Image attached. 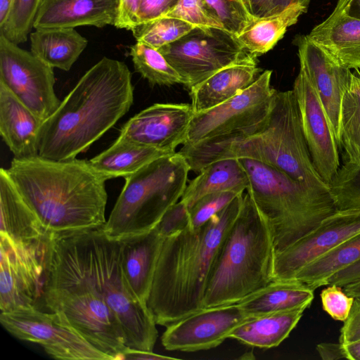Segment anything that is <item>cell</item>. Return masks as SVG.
I'll return each instance as SVG.
<instances>
[{
    "mask_svg": "<svg viewBox=\"0 0 360 360\" xmlns=\"http://www.w3.org/2000/svg\"><path fill=\"white\" fill-rule=\"evenodd\" d=\"M119 240L103 226L51 233L44 252V273L80 284L105 301L118 318L130 349L153 352L158 338L154 318L124 277Z\"/></svg>",
    "mask_w": 360,
    "mask_h": 360,
    "instance_id": "1",
    "label": "cell"
},
{
    "mask_svg": "<svg viewBox=\"0 0 360 360\" xmlns=\"http://www.w3.org/2000/svg\"><path fill=\"white\" fill-rule=\"evenodd\" d=\"M6 173L49 233L102 227L107 179L89 160L14 158Z\"/></svg>",
    "mask_w": 360,
    "mask_h": 360,
    "instance_id": "2",
    "label": "cell"
},
{
    "mask_svg": "<svg viewBox=\"0 0 360 360\" xmlns=\"http://www.w3.org/2000/svg\"><path fill=\"white\" fill-rule=\"evenodd\" d=\"M133 102L134 86L127 65L103 57L43 122L38 155L53 160L75 158L112 127Z\"/></svg>",
    "mask_w": 360,
    "mask_h": 360,
    "instance_id": "3",
    "label": "cell"
},
{
    "mask_svg": "<svg viewBox=\"0 0 360 360\" xmlns=\"http://www.w3.org/2000/svg\"><path fill=\"white\" fill-rule=\"evenodd\" d=\"M243 195L201 227L189 226L165 238L146 302L156 324L167 326L203 308L212 267Z\"/></svg>",
    "mask_w": 360,
    "mask_h": 360,
    "instance_id": "4",
    "label": "cell"
},
{
    "mask_svg": "<svg viewBox=\"0 0 360 360\" xmlns=\"http://www.w3.org/2000/svg\"><path fill=\"white\" fill-rule=\"evenodd\" d=\"M178 153L190 170L196 173L219 160L245 158L270 166L309 188L330 193L328 184L313 165L293 90L276 91L268 118L255 132L203 140L183 146Z\"/></svg>",
    "mask_w": 360,
    "mask_h": 360,
    "instance_id": "5",
    "label": "cell"
},
{
    "mask_svg": "<svg viewBox=\"0 0 360 360\" xmlns=\"http://www.w3.org/2000/svg\"><path fill=\"white\" fill-rule=\"evenodd\" d=\"M276 250L269 226L250 194L212 267L203 307L237 303L274 280Z\"/></svg>",
    "mask_w": 360,
    "mask_h": 360,
    "instance_id": "6",
    "label": "cell"
},
{
    "mask_svg": "<svg viewBox=\"0 0 360 360\" xmlns=\"http://www.w3.org/2000/svg\"><path fill=\"white\" fill-rule=\"evenodd\" d=\"M238 160L249 177L246 191L269 226L276 252L307 234L337 210L330 193L309 188L259 162Z\"/></svg>",
    "mask_w": 360,
    "mask_h": 360,
    "instance_id": "7",
    "label": "cell"
},
{
    "mask_svg": "<svg viewBox=\"0 0 360 360\" xmlns=\"http://www.w3.org/2000/svg\"><path fill=\"white\" fill-rule=\"evenodd\" d=\"M189 171L185 158L176 152L124 177L125 184L103 226L107 236L120 240L155 228L181 199Z\"/></svg>",
    "mask_w": 360,
    "mask_h": 360,
    "instance_id": "8",
    "label": "cell"
},
{
    "mask_svg": "<svg viewBox=\"0 0 360 360\" xmlns=\"http://www.w3.org/2000/svg\"><path fill=\"white\" fill-rule=\"evenodd\" d=\"M42 302L110 360L124 359L129 349L122 325L105 301L92 290L46 274Z\"/></svg>",
    "mask_w": 360,
    "mask_h": 360,
    "instance_id": "9",
    "label": "cell"
},
{
    "mask_svg": "<svg viewBox=\"0 0 360 360\" xmlns=\"http://www.w3.org/2000/svg\"><path fill=\"white\" fill-rule=\"evenodd\" d=\"M272 71L262 72L240 94L202 112L194 114L183 146L226 136L248 135L259 129L271 112L276 89Z\"/></svg>",
    "mask_w": 360,
    "mask_h": 360,
    "instance_id": "10",
    "label": "cell"
},
{
    "mask_svg": "<svg viewBox=\"0 0 360 360\" xmlns=\"http://www.w3.org/2000/svg\"><path fill=\"white\" fill-rule=\"evenodd\" d=\"M158 50L178 72L181 84L189 89L219 70L254 56L236 36L214 27L195 26Z\"/></svg>",
    "mask_w": 360,
    "mask_h": 360,
    "instance_id": "11",
    "label": "cell"
},
{
    "mask_svg": "<svg viewBox=\"0 0 360 360\" xmlns=\"http://www.w3.org/2000/svg\"><path fill=\"white\" fill-rule=\"evenodd\" d=\"M0 322L13 336L39 344L54 359L110 360L53 312L34 307L1 311Z\"/></svg>",
    "mask_w": 360,
    "mask_h": 360,
    "instance_id": "12",
    "label": "cell"
},
{
    "mask_svg": "<svg viewBox=\"0 0 360 360\" xmlns=\"http://www.w3.org/2000/svg\"><path fill=\"white\" fill-rule=\"evenodd\" d=\"M48 239L21 243L0 233L1 311L31 307L39 308V302L42 301L44 252Z\"/></svg>",
    "mask_w": 360,
    "mask_h": 360,
    "instance_id": "13",
    "label": "cell"
},
{
    "mask_svg": "<svg viewBox=\"0 0 360 360\" xmlns=\"http://www.w3.org/2000/svg\"><path fill=\"white\" fill-rule=\"evenodd\" d=\"M0 82L45 121L61 101L55 91L53 68L0 34Z\"/></svg>",
    "mask_w": 360,
    "mask_h": 360,
    "instance_id": "14",
    "label": "cell"
},
{
    "mask_svg": "<svg viewBox=\"0 0 360 360\" xmlns=\"http://www.w3.org/2000/svg\"><path fill=\"white\" fill-rule=\"evenodd\" d=\"M248 317L238 303L203 307L166 326L161 342L168 351L210 349Z\"/></svg>",
    "mask_w": 360,
    "mask_h": 360,
    "instance_id": "15",
    "label": "cell"
},
{
    "mask_svg": "<svg viewBox=\"0 0 360 360\" xmlns=\"http://www.w3.org/2000/svg\"><path fill=\"white\" fill-rule=\"evenodd\" d=\"M360 232V209L337 210L307 234L276 252L274 279L293 278L304 266Z\"/></svg>",
    "mask_w": 360,
    "mask_h": 360,
    "instance_id": "16",
    "label": "cell"
},
{
    "mask_svg": "<svg viewBox=\"0 0 360 360\" xmlns=\"http://www.w3.org/2000/svg\"><path fill=\"white\" fill-rule=\"evenodd\" d=\"M293 44L297 47L300 70L305 74L316 92L340 146L342 101L349 89L352 72L340 64L307 35H296Z\"/></svg>",
    "mask_w": 360,
    "mask_h": 360,
    "instance_id": "17",
    "label": "cell"
},
{
    "mask_svg": "<svg viewBox=\"0 0 360 360\" xmlns=\"http://www.w3.org/2000/svg\"><path fill=\"white\" fill-rule=\"evenodd\" d=\"M193 115L191 104L155 103L130 118L117 139L172 154L185 142Z\"/></svg>",
    "mask_w": 360,
    "mask_h": 360,
    "instance_id": "18",
    "label": "cell"
},
{
    "mask_svg": "<svg viewBox=\"0 0 360 360\" xmlns=\"http://www.w3.org/2000/svg\"><path fill=\"white\" fill-rule=\"evenodd\" d=\"M313 165L328 184L339 166L338 144L323 105L305 74L300 70L293 89Z\"/></svg>",
    "mask_w": 360,
    "mask_h": 360,
    "instance_id": "19",
    "label": "cell"
},
{
    "mask_svg": "<svg viewBox=\"0 0 360 360\" xmlns=\"http://www.w3.org/2000/svg\"><path fill=\"white\" fill-rule=\"evenodd\" d=\"M120 0H41L35 30L75 28L91 25L102 28L116 22Z\"/></svg>",
    "mask_w": 360,
    "mask_h": 360,
    "instance_id": "20",
    "label": "cell"
},
{
    "mask_svg": "<svg viewBox=\"0 0 360 360\" xmlns=\"http://www.w3.org/2000/svg\"><path fill=\"white\" fill-rule=\"evenodd\" d=\"M348 0H338L332 13L307 34L340 64L360 73V20L347 12Z\"/></svg>",
    "mask_w": 360,
    "mask_h": 360,
    "instance_id": "21",
    "label": "cell"
},
{
    "mask_svg": "<svg viewBox=\"0 0 360 360\" xmlns=\"http://www.w3.org/2000/svg\"><path fill=\"white\" fill-rule=\"evenodd\" d=\"M164 240L156 227L119 240L126 281L134 295L146 304Z\"/></svg>",
    "mask_w": 360,
    "mask_h": 360,
    "instance_id": "22",
    "label": "cell"
},
{
    "mask_svg": "<svg viewBox=\"0 0 360 360\" xmlns=\"http://www.w3.org/2000/svg\"><path fill=\"white\" fill-rule=\"evenodd\" d=\"M44 122L0 82V134L14 158L38 155Z\"/></svg>",
    "mask_w": 360,
    "mask_h": 360,
    "instance_id": "23",
    "label": "cell"
},
{
    "mask_svg": "<svg viewBox=\"0 0 360 360\" xmlns=\"http://www.w3.org/2000/svg\"><path fill=\"white\" fill-rule=\"evenodd\" d=\"M256 57L229 65L190 89L194 114L216 107L250 86L261 74Z\"/></svg>",
    "mask_w": 360,
    "mask_h": 360,
    "instance_id": "24",
    "label": "cell"
},
{
    "mask_svg": "<svg viewBox=\"0 0 360 360\" xmlns=\"http://www.w3.org/2000/svg\"><path fill=\"white\" fill-rule=\"evenodd\" d=\"M0 233L15 242L32 243L50 237L4 168L0 169Z\"/></svg>",
    "mask_w": 360,
    "mask_h": 360,
    "instance_id": "25",
    "label": "cell"
},
{
    "mask_svg": "<svg viewBox=\"0 0 360 360\" xmlns=\"http://www.w3.org/2000/svg\"><path fill=\"white\" fill-rule=\"evenodd\" d=\"M314 290L295 279H274L266 286L237 302L248 316L309 306Z\"/></svg>",
    "mask_w": 360,
    "mask_h": 360,
    "instance_id": "26",
    "label": "cell"
},
{
    "mask_svg": "<svg viewBox=\"0 0 360 360\" xmlns=\"http://www.w3.org/2000/svg\"><path fill=\"white\" fill-rule=\"evenodd\" d=\"M307 305L289 310L248 317L229 334L240 342L259 348L279 345L294 329Z\"/></svg>",
    "mask_w": 360,
    "mask_h": 360,
    "instance_id": "27",
    "label": "cell"
},
{
    "mask_svg": "<svg viewBox=\"0 0 360 360\" xmlns=\"http://www.w3.org/2000/svg\"><path fill=\"white\" fill-rule=\"evenodd\" d=\"M249 177L238 159L227 158L211 162L186 186L181 198L188 208L205 195L225 191L243 192L249 186Z\"/></svg>",
    "mask_w": 360,
    "mask_h": 360,
    "instance_id": "28",
    "label": "cell"
},
{
    "mask_svg": "<svg viewBox=\"0 0 360 360\" xmlns=\"http://www.w3.org/2000/svg\"><path fill=\"white\" fill-rule=\"evenodd\" d=\"M31 52L52 68L70 70L87 46L74 28L40 29L30 34Z\"/></svg>",
    "mask_w": 360,
    "mask_h": 360,
    "instance_id": "29",
    "label": "cell"
},
{
    "mask_svg": "<svg viewBox=\"0 0 360 360\" xmlns=\"http://www.w3.org/2000/svg\"><path fill=\"white\" fill-rule=\"evenodd\" d=\"M169 155L157 148L135 142L117 140L105 150L89 160L107 180L126 177L160 157Z\"/></svg>",
    "mask_w": 360,
    "mask_h": 360,
    "instance_id": "30",
    "label": "cell"
},
{
    "mask_svg": "<svg viewBox=\"0 0 360 360\" xmlns=\"http://www.w3.org/2000/svg\"><path fill=\"white\" fill-rule=\"evenodd\" d=\"M307 11L304 6L293 5L276 15L255 18L237 39L249 53L257 58L272 49L287 29L295 25Z\"/></svg>",
    "mask_w": 360,
    "mask_h": 360,
    "instance_id": "31",
    "label": "cell"
},
{
    "mask_svg": "<svg viewBox=\"0 0 360 360\" xmlns=\"http://www.w3.org/2000/svg\"><path fill=\"white\" fill-rule=\"evenodd\" d=\"M360 261V232L302 267L294 276L314 290L338 271Z\"/></svg>",
    "mask_w": 360,
    "mask_h": 360,
    "instance_id": "32",
    "label": "cell"
},
{
    "mask_svg": "<svg viewBox=\"0 0 360 360\" xmlns=\"http://www.w3.org/2000/svg\"><path fill=\"white\" fill-rule=\"evenodd\" d=\"M130 56L136 71L151 85L181 84L178 72L158 49L136 41L130 46Z\"/></svg>",
    "mask_w": 360,
    "mask_h": 360,
    "instance_id": "33",
    "label": "cell"
},
{
    "mask_svg": "<svg viewBox=\"0 0 360 360\" xmlns=\"http://www.w3.org/2000/svg\"><path fill=\"white\" fill-rule=\"evenodd\" d=\"M195 27L193 24L178 18L161 17L139 23L131 31L136 41L159 49L176 41Z\"/></svg>",
    "mask_w": 360,
    "mask_h": 360,
    "instance_id": "34",
    "label": "cell"
},
{
    "mask_svg": "<svg viewBox=\"0 0 360 360\" xmlns=\"http://www.w3.org/2000/svg\"><path fill=\"white\" fill-rule=\"evenodd\" d=\"M339 144L349 162L360 164V96L349 89L342 101Z\"/></svg>",
    "mask_w": 360,
    "mask_h": 360,
    "instance_id": "35",
    "label": "cell"
},
{
    "mask_svg": "<svg viewBox=\"0 0 360 360\" xmlns=\"http://www.w3.org/2000/svg\"><path fill=\"white\" fill-rule=\"evenodd\" d=\"M328 186L337 210L360 209V164L347 161Z\"/></svg>",
    "mask_w": 360,
    "mask_h": 360,
    "instance_id": "36",
    "label": "cell"
},
{
    "mask_svg": "<svg viewBox=\"0 0 360 360\" xmlns=\"http://www.w3.org/2000/svg\"><path fill=\"white\" fill-rule=\"evenodd\" d=\"M41 0H13L4 22L0 25V34L18 45L25 42L38 12Z\"/></svg>",
    "mask_w": 360,
    "mask_h": 360,
    "instance_id": "37",
    "label": "cell"
},
{
    "mask_svg": "<svg viewBox=\"0 0 360 360\" xmlns=\"http://www.w3.org/2000/svg\"><path fill=\"white\" fill-rule=\"evenodd\" d=\"M223 29L238 36L255 18L243 0H205Z\"/></svg>",
    "mask_w": 360,
    "mask_h": 360,
    "instance_id": "38",
    "label": "cell"
},
{
    "mask_svg": "<svg viewBox=\"0 0 360 360\" xmlns=\"http://www.w3.org/2000/svg\"><path fill=\"white\" fill-rule=\"evenodd\" d=\"M243 193L236 191H225L202 197L189 208L191 228L196 229L201 227Z\"/></svg>",
    "mask_w": 360,
    "mask_h": 360,
    "instance_id": "39",
    "label": "cell"
},
{
    "mask_svg": "<svg viewBox=\"0 0 360 360\" xmlns=\"http://www.w3.org/2000/svg\"><path fill=\"white\" fill-rule=\"evenodd\" d=\"M162 17L178 18L198 27L223 29L205 0H179L176 6Z\"/></svg>",
    "mask_w": 360,
    "mask_h": 360,
    "instance_id": "40",
    "label": "cell"
},
{
    "mask_svg": "<svg viewBox=\"0 0 360 360\" xmlns=\"http://www.w3.org/2000/svg\"><path fill=\"white\" fill-rule=\"evenodd\" d=\"M328 285L321 293L323 309L333 319L345 321L349 316L354 298L347 295L337 285Z\"/></svg>",
    "mask_w": 360,
    "mask_h": 360,
    "instance_id": "41",
    "label": "cell"
},
{
    "mask_svg": "<svg viewBox=\"0 0 360 360\" xmlns=\"http://www.w3.org/2000/svg\"><path fill=\"white\" fill-rule=\"evenodd\" d=\"M189 226H191L189 208L184 201L179 200L166 211L155 227L166 238Z\"/></svg>",
    "mask_w": 360,
    "mask_h": 360,
    "instance_id": "42",
    "label": "cell"
},
{
    "mask_svg": "<svg viewBox=\"0 0 360 360\" xmlns=\"http://www.w3.org/2000/svg\"><path fill=\"white\" fill-rule=\"evenodd\" d=\"M311 0H248L247 8L255 18L276 15L293 5L308 8Z\"/></svg>",
    "mask_w": 360,
    "mask_h": 360,
    "instance_id": "43",
    "label": "cell"
},
{
    "mask_svg": "<svg viewBox=\"0 0 360 360\" xmlns=\"http://www.w3.org/2000/svg\"><path fill=\"white\" fill-rule=\"evenodd\" d=\"M179 0H141L139 10V23L161 18L172 11Z\"/></svg>",
    "mask_w": 360,
    "mask_h": 360,
    "instance_id": "44",
    "label": "cell"
},
{
    "mask_svg": "<svg viewBox=\"0 0 360 360\" xmlns=\"http://www.w3.org/2000/svg\"><path fill=\"white\" fill-rule=\"evenodd\" d=\"M360 340V299H354L349 316L340 329L339 342L347 344Z\"/></svg>",
    "mask_w": 360,
    "mask_h": 360,
    "instance_id": "45",
    "label": "cell"
},
{
    "mask_svg": "<svg viewBox=\"0 0 360 360\" xmlns=\"http://www.w3.org/2000/svg\"><path fill=\"white\" fill-rule=\"evenodd\" d=\"M141 0H120L118 15L115 26L131 30L139 24V10Z\"/></svg>",
    "mask_w": 360,
    "mask_h": 360,
    "instance_id": "46",
    "label": "cell"
},
{
    "mask_svg": "<svg viewBox=\"0 0 360 360\" xmlns=\"http://www.w3.org/2000/svg\"><path fill=\"white\" fill-rule=\"evenodd\" d=\"M360 278V261L338 271L332 276L328 281V285L335 284L340 287Z\"/></svg>",
    "mask_w": 360,
    "mask_h": 360,
    "instance_id": "47",
    "label": "cell"
},
{
    "mask_svg": "<svg viewBox=\"0 0 360 360\" xmlns=\"http://www.w3.org/2000/svg\"><path fill=\"white\" fill-rule=\"evenodd\" d=\"M316 350L322 359L335 360L347 359L344 345L341 342H322L316 346Z\"/></svg>",
    "mask_w": 360,
    "mask_h": 360,
    "instance_id": "48",
    "label": "cell"
},
{
    "mask_svg": "<svg viewBox=\"0 0 360 360\" xmlns=\"http://www.w3.org/2000/svg\"><path fill=\"white\" fill-rule=\"evenodd\" d=\"M124 359L162 360L176 359V358L158 354L153 352L129 349V352L126 354Z\"/></svg>",
    "mask_w": 360,
    "mask_h": 360,
    "instance_id": "49",
    "label": "cell"
},
{
    "mask_svg": "<svg viewBox=\"0 0 360 360\" xmlns=\"http://www.w3.org/2000/svg\"><path fill=\"white\" fill-rule=\"evenodd\" d=\"M347 359L350 360H360V340L343 344Z\"/></svg>",
    "mask_w": 360,
    "mask_h": 360,
    "instance_id": "50",
    "label": "cell"
},
{
    "mask_svg": "<svg viewBox=\"0 0 360 360\" xmlns=\"http://www.w3.org/2000/svg\"><path fill=\"white\" fill-rule=\"evenodd\" d=\"M343 288L347 295L354 299H360V278L345 285Z\"/></svg>",
    "mask_w": 360,
    "mask_h": 360,
    "instance_id": "51",
    "label": "cell"
},
{
    "mask_svg": "<svg viewBox=\"0 0 360 360\" xmlns=\"http://www.w3.org/2000/svg\"><path fill=\"white\" fill-rule=\"evenodd\" d=\"M347 12L350 16L360 20V0H348Z\"/></svg>",
    "mask_w": 360,
    "mask_h": 360,
    "instance_id": "52",
    "label": "cell"
},
{
    "mask_svg": "<svg viewBox=\"0 0 360 360\" xmlns=\"http://www.w3.org/2000/svg\"><path fill=\"white\" fill-rule=\"evenodd\" d=\"M12 2L13 0H0V25L4 22Z\"/></svg>",
    "mask_w": 360,
    "mask_h": 360,
    "instance_id": "53",
    "label": "cell"
},
{
    "mask_svg": "<svg viewBox=\"0 0 360 360\" xmlns=\"http://www.w3.org/2000/svg\"><path fill=\"white\" fill-rule=\"evenodd\" d=\"M349 90L356 93L360 96V73L352 72Z\"/></svg>",
    "mask_w": 360,
    "mask_h": 360,
    "instance_id": "54",
    "label": "cell"
},
{
    "mask_svg": "<svg viewBox=\"0 0 360 360\" xmlns=\"http://www.w3.org/2000/svg\"><path fill=\"white\" fill-rule=\"evenodd\" d=\"M243 1H244L245 4V6H246V7H247V4H248V0H243Z\"/></svg>",
    "mask_w": 360,
    "mask_h": 360,
    "instance_id": "55",
    "label": "cell"
}]
</instances>
